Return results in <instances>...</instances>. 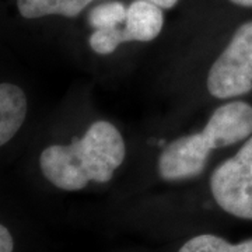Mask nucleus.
Listing matches in <instances>:
<instances>
[{"mask_svg": "<svg viewBox=\"0 0 252 252\" xmlns=\"http://www.w3.org/2000/svg\"><path fill=\"white\" fill-rule=\"evenodd\" d=\"M13 237L4 225L0 224V252H13Z\"/></svg>", "mask_w": 252, "mask_h": 252, "instance_id": "obj_10", "label": "nucleus"}, {"mask_svg": "<svg viewBox=\"0 0 252 252\" xmlns=\"http://www.w3.org/2000/svg\"><path fill=\"white\" fill-rule=\"evenodd\" d=\"M252 133V107L244 101L224 104L212 114L202 132L170 143L158 158L165 181L190 180L206 167L210 150L238 143Z\"/></svg>", "mask_w": 252, "mask_h": 252, "instance_id": "obj_2", "label": "nucleus"}, {"mask_svg": "<svg viewBox=\"0 0 252 252\" xmlns=\"http://www.w3.org/2000/svg\"><path fill=\"white\" fill-rule=\"evenodd\" d=\"M91 1L95 0H17L20 14L24 18H39L45 16L77 17Z\"/></svg>", "mask_w": 252, "mask_h": 252, "instance_id": "obj_7", "label": "nucleus"}, {"mask_svg": "<svg viewBox=\"0 0 252 252\" xmlns=\"http://www.w3.org/2000/svg\"><path fill=\"white\" fill-rule=\"evenodd\" d=\"M162 24L164 14L160 7L147 0H136L127 7L124 28L95 30L89 44L95 54L109 55L124 42L153 41L161 32Z\"/></svg>", "mask_w": 252, "mask_h": 252, "instance_id": "obj_5", "label": "nucleus"}, {"mask_svg": "<svg viewBox=\"0 0 252 252\" xmlns=\"http://www.w3.org/2000/svg\"><path fill=\"white\" fill-rule=\"evenodd\" d=\"M178 252H252V240L231 244L213 234H202L190 238Z\"/></svg>", "mask_w": 252, "mask_h": 252, "instance_id": "obj_8", "label": "nucleus"}, {"mask_svg": "<svg viewBox=\"0 0 252 252\" xmlns=\"http://www.w3.org/2000/svg\"><path fill=\"white\" fill-rule=\"evenodd\" d=\"M124 160L125 142L119 130L107 121H97L81 139H73L67 146L46 147L39 165L56 188L80 190L91 181L108 182Z\"/></svg>", "mask_w": 252, "mask_h": 252, "instance_id": "obj_1", "label": "nucleus"}, {"mask_svg": "<svg viewBox=\"0 0 252 252\" xmlns=\"http://www.w3.org/2000/svg\"><path fill=\"white\" fill-rule=\"evenodd\" d=\"M207 90L219 99L244 95L252 90V21L237 28L230 44L212 64Z\"/></svg>", "mask_w": 252, "mask_h": 252, "instance_id": "obj_3", "label": "nucleus"}, {"mask_svg": "<svg viewBox=\"0 0 252 252\" xmlns=\"http://www.w3.org/2000/svg\"><path fill=\"white\" fill-rule=\"evenodd\" d=\"M127 7L121 1H107L95 6L89 14V23L95 30L121 27L126 20Z\"/></svg>", "mask_w": 252, "mask_h": 252, "instance_id": "obj_9", "label": "nucleus"}, {"mask_svg": "<svg viewBox=\"0 0 252 252\" xmlns=\"http://www.w3.org/2000/svg\"><path fill=\"white\" fill-rule=\"evenodd\" d=\"M210 190L224 212L252 220V137L238 153L215 170L210 177Z\"/></svg>", "mask_w": 252, "mask_h": 252, "instance_id": "obj_4", "label": "nucleus"}, {"mask_svg": "<svg viewBox=\"0 0 252 252\" xmlns=\"http://www.w3.org/2000/svg\"><path fill=\"white\" fill-rule=\"evenodd\" d=\"M147 1L153 3L157 7H160V9H171V7H174L177 4L178 0H147Z\"/></svg>", "mask_w": 252, "mask_h": 252, "instance_id": "obj_11", "label": "nucleus"}, {"mask_svg": "<svg viewBox=\"0 0 252 252\" xmlns=\"http://www.w3.org/2000/svg\"><path fill=\"white\" fill-rule=\"evenodd\" d=\"M27 115V98L16 84H0V147L9 143L23 126Z\"/></svg>", "mask_w": 252, "mask_h": 252, "instance_id": "obj_6", "label": "nucleus"}, {"mask_svg": "<svg viewBox=\"0 0 252 252\" xmlns=\"http://www.w3.org/2000/svg\"><path fill=\"white\" fill-rule=\"evenodd\" d=\"M231 3H234L237 6H243V7H252V0H230Z\"/></svg>", "mask_w": 252, "mask_h": 252, "instance_id": "obj_12", "label": "nucleus"}]
</instances>
